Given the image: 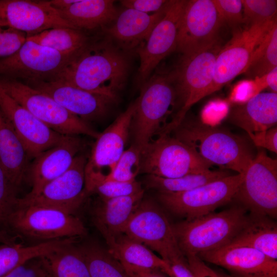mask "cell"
<instances>
[{
    "label": "cell",
    "mask_w": 277,
    "mask_h": 277,
    "mask_svg": "<svg viewBox=\"0 0 277 277\" xmlns=\"http://www.w3.org/2000/svg\"><path fill=\"white\" fill-rule=\"evenodd\" d=\"M142 149L132 144L125 150L114 168L107 175L96 176L86 183V186L99 179L117 182H131L140 173Z\"/></svg>",
    "instance_id": "d590c367"
},
{
    "label": "cell",
    "mask_w": 277,
    "mask_h": 277,
    "mask_svg": "<svg viewBox=\"0 0 277 277\" xmlns=\"http://www.w3.org/2000/svg\"><path fill=\"white\" fill-rule=\"evenodd\" d=\"M108 251L121 264L134 267L157 269L171 277L169 264L153 251L123 234L107 244Z\"/></svg>",
    "instance_id": "f546056e"
},
{
    "label": "cell",
    "mask_w": 277,
    "mask_h": 277,
    "mask_svg": "<svg viewBox=\"0 0 277 277\" xmlns=\"http://www.w3.org/2000/svg\"><path fill=\"white\" fill-rule=\"evenodd\" d=\"M258 81L259 89L265 87L270 88L273 92H277V67L262 76L256 78Z\"/></svg>",
    "instance_id": "c3c4849f"
},
{
    "label": "cell",
    "mask_w": 277,
    "mask_h": 277,
    "mask_svg": "<svg viewBox=\"0 0 277 277\" xmlns=\"http://www.w3.org/2000/svg\"><path fill=\"white\" fill-rule=\"evenodd\" d=\"M38 257L26 261L3 277H47Z\"/></svg>",
    "instance_id": "b9f144b4"
},
{
    "label": "cell",
    "mask_w": 277,
    "mask_h": 277,
    "mask_svg": "<svg viewBox=\"0 0 277 277\" xmlns=\"http://www.w3.org/2000/svg\"><path fill=\"white\" fill-rule=\"evenodd\" d=\"M246 27L236 31L216 57L211 93L220 90L238 75L244 73L254 49L268 29L276 21Z\"/></svg>",
    "instance_id": "9a60e30c"
},
{
    "label": "cell",
    "mask_w": 277,
    "mask_h": 277,
    "mask_svg": "<svg viewBox=\"0 0 277 277\" xmlns=\"http://www.w3.org/2000/svg\"><path fill=\"white\" fill-rule=\"evenodd\" d=\"M123 234L156 252L166 262L182 253L172 225L159 206L150 200L141 201Z\"/></svg>",
    "instance_id": "7c38bea8"
},
{
    "label": "cell",
    "mask_w": 277,
    "mask_h": 277,
    "mask_svg": "<svg viewBox=\"0 0 277 277\" xmlns=\"http://www.w3.org/2000/svg\"><path fill=\"white\" fill-rule=\"evenodd\" d=\"M38 258L47 277H91L77 240Z\"/></svg>",
    "instance_id": "f1b7e54d"
},
{
    "label": "cell",
    "mask_w": 277,
    "mask_h": 277,
    "mask_svg": "<svg viewBox=\"0 0 277 277\" xmlns=\"http://www.w3.org/2000/svg\"><path fill=\"white\" fill-rule=\"evenodd\" d=\"M83 146V142L77 135H65L57 145L33 159L28 179L32 188L25 196H35L46 184L64 173Z\"/></svg>",
    "instance_id": "44dd1931"
},
{
    "label": "cell",
    "mask_w": 277,
    "mask_h": 277,
    "mask_svg": "<svg viewBox=\"0 0 277 277\" xmlns=\"http://www.w3.org/2000/svg\"><path fill=\"white\" fill-rule=\"evenodd\" d=\"M0 85L21 105L53 130L62 135L84 134L96 138L100 133L49 95L21 81L0 76Z\"/></svg>",
    "instance_id": "ba28073f"
},
{
    "label": "cell",
    "mask_w": 277,
    "mask_h": 277,
    "mask_svg": "<svg viewBox=\"0 0 277 277\" xmlns=\"http://www.w3.org/2000/svg\"><path fill=\"white\" fill-rule=\"evenodd\" d=\"M53 98L61 106L84 121L104 117L114 100L63 82L38 81L24 83Z\"/></svg>",
    "instance_id": "ffe728a7"
},
{
    "label": "cell",
    "mask_w": 277,
    "mask_h": 277,
    "mask_svg": "<svg viewBox=\"0 0 277 277\" xmlns=\"http://www.w3.org/2000/svg\"><path fill=\"white\" fill-rule=\"evenodd\" d=\"M130 129L132 144L142 149L166 125L177 98L172 71L156 69L141 86Z\"/></svg>",
    "instance_id": "5b68a950"
},
{
    "label": "cell",
    "mask_w": 277,
    "mask_h": 277,
    "mask_svg": "<svg viewBox=\"0 0 277 277\" xmlns=\"http://www.w3.org/2000/svg\"><path fill=\"white\" fill-rule=\"evenodd\" d=\"M186 0L170 1L165 15L136 52L140 57L136 82L141 86L156 69L160 62L176 50L180 24Z\"/></svg>",
    "instance_id": "5bb4252c"
},
{
    "label": "cell",
    "mask_w": 277,
    "mask_h": 277,
    "mask_svg": "<svg viewBox=\"0 0 277 277\" xmlns=\"http://www.w3.org/2000/svg\"><path fill=\"white\" fill-rule=\"evenodd\" d=\"M197 256L244 277H277V261L261 251L244 246H225Z\"/></svg>",
    "instance_id": "7402d4cb"
},
{
    "label": "cell",
    "mask_w": 277,
    "mask_h": 277,
    "mask_svg": "<svg viewBox=\"0 0 277 277\" xmlns=\"http://www.w3.org/2000/svg\"><path fill=\"white\" fill-rule=\"evenodd\" d=\"M88 193H97L101 199H107L132 195L144 189L136 180L117 182L103 179L95 180L86 186Z\"/></svg>",
    "instance_id": "74e56055"
},
{
    "label": "cell",
    "mask_w": 277,
    "mask_h": 277,
    "mask_svg": "<svg viewBox=\"0 0 277 277\" xmlns=\"http://www.w3.org/2000/svg\"><path fill=\"white\" fill-rule=\"evenodd\" d=\"M27 34L11 28L0 27V59L16 53L27 41Z\"/></svg>",
    "instance_id": "60d3db41"
},
{
    "label": "cell",
    "mask_w": 277,
    "mask_h": 277,
    "mask_svg": "<svg viewBox=\"0 0 277 277\" xmlns=\"http://www.w3.org/2000/svg\"><path fill=\"white\" fill-rule=\"evenodd\" d=\"M91 277H129L121 263L96 242L78 244Z\"/></svg>",
    "instance_id": "836d02e7"
},
{
    "label": "cell",
    "mask_w": 277,
    "mask_h": 277,
    "mask_svg": "<svg viewBox=\"0 0 277 277\" xmlns=\"http://www.w3.org/2000/svg\"><path fill=\"white\" fill-rule=\"evenodd\" d=\"M121 4L126 8L134 9L143 13H156L163 9L169 1L165 0H123Z\"/></svg>",
    "instance_id": "7bdbcfd3"
},
{
    "label": "cell",
    "mask_w": 277,
    "mask_h": 277,
    "mask_svg": "<svg viewBox=\"0 0 277 277\" xmlns=\"http://www.w3.org/2000/svg\"><path fill=\"white\" fill-rule=\"evenodd\" d=\"M0 109L22 141L30 159L57 145L65 135L53 130L37 118L1 85Z\"/></svg>",
    "instance_id": "ac0fdd59"
},
{
    "label": "cell",
    "mask_w": 277,
    "mask_h": 277,
    "mask_svg": "<svg viewBox=\"0 0 277 277\" xmlns=\"http://www.w3.org/2000/svg\"><path fill=\"white\" fill-rule=\"evenodd\" d=\"M229 175V173L224 169L210 170L203 173L190 174L176 178L147 175L145 184L148 188L155 190L158 192L178 193L193 189Z\"/></svg>",
    "instance_id": "d6a6232c"
},
{
    "label": "cell",
    "mask_w": 277,
    "mask_h": 277,
    "mask_svg": "<svg viewBox=\"0 0 277 277\" xmlns=\"http://www.w3.org/2000/svg\"><path fill=\"white\" fill-rule=\"evenodd\" d=\"M18 192L0 163V230L6 214L18 198Z\"/></svg>",
    "instance_id": "ab89813d"
},
{
    "label": "cell",
    "mask_w": 277,
    "mask_h": 277,
    "mask_svg": "<svg viewBox=\"0 0 277 277\" xmlns=\"http://www.w3.org/2000/svg\"><path fill=\"white\" fill-rule=\"evenodd\" d=\"M2 230L35 245L51 241L78 239L87 234L80 217L62 210L24 203L18 197L4 219Z\"/></svg>",
    "instance_id": "7a4b0ae2"
},
{
    "label": "cell",
    "mask_w": 277,
    "mask_h": 277,
    "mask_svg": "<svg viewBox=\"0 0 277 277\" xmlns=\"http://www.w3.org/2000/svg\"><path fill=\"white\" fill-rule=\"evenodd\" d=\"M222 48L217 42L196 52L182 55L179 64L172 70L180 108L161 133L170 134L182 123L191 106L211 94L215 62Z\"/></svg>",
    "instance_id": "8992f818"
},
{
    "label": "cell",
    "mask_w": 277,
    "mask_h": 277,
    "mask_svg": "<svg viewBox=\"0 0 277 277\" xmlns=\"http://www.w3.org/2000/svg\"><path fill=\"white\" fill-rule=\"evenodd\" d=\"M242 206L172 225L179 247L185 256L227 246L247 223L249 215Z\"/></svg>",
    "instance_id": "277c9868"
},
{
    "label": "cell",
    "mask_w": 277,
    "mask_h": 277,
    "mask_svg": "<svg viewBox=\"0 0 277 277\" xmlns=\"http://www.w3.org/2000/svg\"><path fill=\"white\" fill-rule=\"evenodd\" d=\"M93 38L88 32L68 27L49 29L27 37V40L65 54H75Z\"/></svg>",
    "instance_id": "1f68e13d"
},
{
    "label": "cell",
    "mask_w": 277,
    "mask_h": 277,
    "mask_svg": "<svg viewBox=\"0 0 277 277\" xmlns=\"http://www.w3.org/2000/svg\"><path fill=\"white\" fill-rule=\"evenodd\" d=\"M189 267L196 277H221L220 273L207 266L197 256H185Z\"/></svg>",
    "instance_id": "bcb514c9"
},
{
    "label": "cell",
    "mask_w": 277,
    "mask_h": 277,
    "mask_svg": "<svg viewBox=\"0 0 277 277\" xmlns=\"http://www.w3.org/2000/svg\"><path fill=\"white\" fill-rule=\"evenodd\" d=\"M144 190L128 196L102 199L92 213V222L106 243L123 234L132 214L143 200Z\"/></svg>",
    "instance_id": "cb8c5ba5"
},
{
    "label": "cell",
    "mask_w": 277,
    "mask_h": 277,
    "mask_svg": "<svg viewBox=\"0 0 277 277\" xmlns=\"http://www.w3.org/2000/svg\"><path fill=\"white\" fill-rule=\"evenodd\" d=\"M175 137L194 148L212 165L244 174L254 156L243 137L218 128L184 120L171 132Z\"/></svg>",
    "instance_id": "3957f363"
},
{
    "label": "cell",
    "mask_w": 277,
    "mask_h": 277,
    "mask_svg": "<svg viewBox=\"0 0 277 277\" xmlns=\"http://www.w3.org/2000/svg\"><path fill=\"white\" fill-rule=\"evenodd\" d=\"M152 14L126 8L114 23L103 29L107 36L120 48L128 53L144 44L152 30L163 17L168 5Z\"/></svg>",
    "instance_id": "603a6c76"
},
{
    "label": "cell",
    "mask_w": 277,
    "mask_h": 277,
    "mask_svg": "<svg viewBox=\"0 0 277 277\" xmlns=\"http://www.w3.org/2000/svg\"><path fill=\"white\" fill-rule=\"evenodd\" d=\"M114 3L111 0H76L70 6L56 11L74 29L86 32L103 30L118 14Z\"/></svg>",
    "instance_id": "4316f807"
},
{
    "label": "cell",
    "mask_w": 277,
    "mask_h": 277,
    "mask_svg": "<svg viewBox=\"0 0 277 277\" xmlns=\"http://www.w3.org/2000/svg\"><path fill=\"white\" fill-rule=\"evenodd\" d=\"M277 67V22H274L254 49L245 71L246 77H260Z\"/></svg>",
    "instance_id": "e575fe53"
},
{
    "label": "cell",
    "mask_w": 277,
    "mask_h": 277,
    "mask_svg": "<svg viewBox=\"0 0 277 277\" xmlns=\"http://www.w3.org/2000/svg\"><path fill=\"white\" fill-rule=\"evenodd\" d=\"M254 144L277 153V128L273 127L268 130L249 135Z\"/></svg>",
    "instance_id": "ee69618b"
},
{
    "label": "cell",
    "mask_w": 277,
    "mask_h": 277,
    "mask_svg": "<svg viewBox=\"0 0 277 277\" xmlns=\"http://www.w3.org/2000/svg\"><path fill=\"white\" fill-rule=\"evenodd\" d=\"M135 107V100L96 138L87 161L86 179L103 174L104 168L109 169L108 173L114 168L125 151Z\"/></svg>",
    "instance_id": "d6986e66"
},
{
    "label": "cell",
    "mask_w": 277,
    "mask_h": 277,
    "mask_svg": "<svg viewBox=\"0 0 277 277\" xmlns=\"http://www.w3.org/2000/svg\"><path fill=\"white\" fill-rule=\"evenodd\" d=\"M87 159L78 154L70 167L60 176L46 184L32 197L19 200L24 203L56 208L75 214L86 195L85 168Z\"/></svg>",
    "instance_id": "2e32d148"
},
{
    "label": "cell",
    "mask_w": 277,
    "mask_h": 277,
    "mask_svg": "<svg viewBox=\"0 0 277 277\" xmlns=\"http://www.w3.org/2000/svg\"><path fill=\"white\" fill-rule=\"evenodd\" d=\"M166 262L172 272L171 277H196L182 253L171 257Z\"/></svg>",
    "instance_id": "f6af8a7d"
},
{
    "label": "cell",
    "mask_w": 277,
    "mask_h": 277,
    "mask_svg": "<svg viewBox=\"0 0 277 277\" xmlns=\"http://www.w3.org/2000/svg\"><path fill=\"white\" fill-rule=\"evenodd\" d=\"M222 20L232 28L243 24L242 0H212Z\"/></svg>",
    "instance_id": "f35d334b"
},
{
    "label": "cell",
    "mask_w": 277,
    "mask_h": 277,
    "mask_svg": "<svg viewBox=\"0 0 277 277\" xmlns=\"http://www.w3.org/2000/svg\"><path fill=\"white\" fill-rule=\"evenodd\" d=\"M226 246L252 248L276 260V223L269 216L250 213L246 225Z\"/></svg>",
    "instance_id": "83f0119b"
},
{
    "label": "cell",
    "mask_w": 277,
    "mask_h": 277,
    "mask_svg": "<svg viewBox=\"0 0 277 277\" xmlns=\"http://www.w3.org/2000/svg\"><path fill=\"white\" fill-rule=\"evenodd\" d=\"M222 23L212 0L187 1L180 24L176 50L188 55L215 44Z\"/></svg>",
    "instance_id": "4fadbf2b"
},
{
    "label": "cell",
    "mask_w": 277,
    "mask_h": 277,
    "mask_svg": "<svg viewBox=\"0 0 277 277\" xmlns=\"http://www.w3.org/2000/svg\"><path fill=\"white\" fill-rule=\"evenodd\" d=\"M0 27L23 32L27 36L51 28H73L49 1L43 0H0Z\"/></svg>",
    "instance_id": "e0dca14e"
},
{
    "label": "cell",
    "mask_w": 277,
    "mask_h": 277,
    "mask_svg": "<svg viewBox=\"0 0 277 277\" xmlns=\"http://www.w3.org/2000/svg\"><path fill=\"white\" fill-rule=\"evenodd\" d=\"M234 199L250 213L277 215V160L259 152L243 174Z\"/></svg>",
    "instance_id": "8fae6325"
},
{
    "label": "cell",
    "mask_w": 277,
    "mask_h": 277,
    "mask_svg": "<svg viewBox=\"0 0 277 277\" xmlns=\"http://www.w3.org/2000/svg\"><path fill=\"white\" fill-rule=\"evenodd\" d=\"M243 174L229 175L193 189L159 192L161 203L173 214L191 220L213 212L234 200Z\"/></svg>",
    "instance_id": "9c48e42d"
},
{
    "label": "cell",
    "mask_w": 277,
    "mask_h": 277,
    "mask_svg": "<svg viewBox=\"0 0 277 277\" xmlns=\"http://www.w3.org/2000/svg\"><path fill=\"white\" fill-rule=\"evenodd\" d=\"M220 275L221 277H244V276H239V275H228V274H223V273H220Z\"/></svg>",
    "instance_id": "f907efd6"
},
{
    "label": "cell",
    "mask_w": 277,
    "mask_h": 277,
    "mask_svg": "<svg viewBox=\"0 0 277 277\" xmlns=\"http://www.w3.org/2000/svg\"><path fill=\"white\" fill-rule=\"evenodd\" d=\"M30 159L22 141L0 109V163L18 191L28 179Z\"/></svg>",
    "instance_id": "484cf974"
},
{
    "label": "cell",
    "mask_w": 277,
    "mask_h": 277,
    "mask_svg": "<svg viewBox=\"0 0 277 277\" xmlns=\"http://www.w3.org/2000/svg\"><path fill=\"white\" fill-rule=\"evenodd\" d=\"M76 54H63L27 40L16 53L0 59V76L23 83L54 81Z\"/></svg>",
    "instance_id": "30bf717a"
},
{
    "label": "cell",
    "mask_w": 277,
    "mask_h": 277,
    "mask_svg": "<svg viewBox=\"0 0 277 277\" xmlns=\"http://www.w3.org/2000/svg\"><path fill=\"white\" fill-rule=\"evenodd\" d=\"M129 277H167L161 270L122 264Z\"/></svg>",
    "instance_id": "7dc6e473"
},
{
    "label": "cell",
    "mask_w": 277,
    "mask_h": 277,
    "mask_svg": "<svg viewBox=\"0 0 277 277\" xmlns=\"http://www.w3.org/2000/svg\"><path fill=\"white\" fill-rule=\"evenodd\" d=\"M228 121L248 135L275 127L277 123V93L261 92L231 110Z\"/></svg>",
    "instance_id": "d4e9b609"
},
{
    "label": "cell",
    "mask_w": 277,
    "mask_h": 277,
    "mask_svg": "<svg viewBox=\"0 0 277 277\" xmlns=\"http://www.w3.org/2000/svg\"><path fill=\"white\" fill-rule=\"evenodd\" d=\"M75 241V239H59L35 245L24 243H0V277L33 258H37Z\"/></svg>",
    "instance_id": "4dcf8cb0"
},
{
    "label": "cell",
    "mask_w": 277,
    "mask_h": 277,
    "mask_svg": "<svg viewBox=\"0 0 277 277\" xmlns=\"http://www.w3.org/2000/svg\"><path fill=\"white\" fill-rule=\"evenodd\" d=\"M129 69L128 52L107 36L93 37L55 81L116 101L126 84Z\"/></svg>",
    "instance_id": "6da1fadb"
},
{
    "label": "cell",
    "mask_w": 277,
    "mask_h": 277,
    "mask_svg": "<svg viewBox=\"0 0 277 277\" xmlns=\"http://www.w3.org/2000/svg\"><path fill=\"white\" fill-rule=\"evenodd\" d=\"M16 242L15 237L4 230H0V243L13 244Z\"/></svg>",
    "instance_id": "681fc988"
},
{
    "label": "cell",
    "mask_w": 277,
    "mask_h": 277,
    "mask_svg": "<svg viewBox=\"0 0 277 277\" xmlns=\"http://www.w3.org/2000/svg\"><path fill=\"white\" fill-rule=\"evenodd\" d=\"M213 165L196 149L169 134H160L141 151L140 173L176 178L210 170Z\"/></svg>",
    "instance_id": "52a82bcc"
},
{
    "label": "cell",
    "mask_w": 277,
    "mask_h": 277,
    "mask_svg": "<svg viewBox=\"0 0 277 277\" xmlns=\"http://www.w3.org/2000/svg\"><path fill=\"white\" fill-rule=\"evenodd\" d=\"M243 24L246 27L276 19V0H242Z\"/></svg>",
    "instance_id": "8d00e7d4"
}]
</instances>
